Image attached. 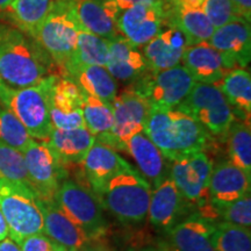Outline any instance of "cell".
I'll return each mask as SVG.
<instances>
[{"label":"cell","instance_id":"cell-27","mask_svg":"<svg viewBox=\"0 0 251 251\" xmlns=\"http://www.w3.org/2000/svg\"><path fill=\"white\" fill-rule=\"evenodd\" d=\"M55 0H13L0 14L27 35L35 36L47 15L51 11Z\"/></svg>","mask_w":251,"mask_h":251},{"label":"cell","instance_id":"cell-6","mask_svg":"<svg viewBox=\"0 0 251 251\" xmlns=\"http://www.w3.org/2000/svg\"><path fill=\"white\" fill-rule=\"evenodd\" d=\"M0 209L7 222L9 238L19 246L28 236L43 234L40 198L33 188L0 179Z\"/></svg>","mask_w":251,"mask_h":251},{"label":"cell","instance_id":"cell-37","mask_svg":"<svg viewBox=\"0 0 251 251\" xmlns=\"http://www.w3.org/2000/svg\"><path fill=\"white\" fill-rule=\"evenodd\" d=\"M201 8L215 29L233 21L244 20L231 0H203Z\"/></svg>","mask_w":251,"mask_h":251},{"label":"cell","instance_id":"cell-38","mask_svg":"<svg viewBox=\"0 0 251 251\" xmlns=\"http://www.w3.org/2000/svg\"><path fill=\"white\" fill-rule=\"evenodd\" d=\"M220 222H228L238 227L250 228L251 226V196H246L219 209Z\"/></svg>","mask_w":251,"mask_h":251},{"label":"cell","instance_id":"cell-14","mask_svg":"<svg viewBox=\"0 0 251 251\" xmlns=\"http://www.w3.org/2000/svg\"><path fill=\"white\" fill-rule=\"evenodd\" d=\"M165 20V0L153 4H137L122 11L118 29L134 46L142 48L157 35Z\"/></svg>","mask_w":251,"mask_h":251},{"label":"cell","instance_id":"cell-36","mask_svg":"<svg viewBox=\"0 0 251 251\" xmlns=\"http://www.w3.org/2000/svg\"><path fill=\"white\" fill-rule=\"evenodd\" d=\"M33 139L24 125L0 102V142L23 152Z\"/></svg>","mask_w":251,"mask_h":251},{"label":"cell","instance_id":"cell-28","mask_svg":"<svg viewBox=\"0 0 251 251\" xmlns=\"http://www.w3.org/2000/svg\"><path fill=\"white\" fill-rule=\"evenodd\" d=\"M224 93L237 120L250 122L251 115V77L243 68H236L226 75L216 85Z\"/></svg>","mask_w":251,"mask_h":251},{"label":"cell","instance_id":"cell-46","mask_svg":"<svg viewBox=\"0 0 251 251\" xmlns=\"http://www.w3.org/2000/svg\"><path fill=\"white\" fill-rule=\"evenodd\" d=\"M8 226H7V222H6L5 220V216L2 214L1 209H0V241L5 240L6 237L8 236Z\"/></svg>","mask_w":251,"mask_h":251},{"label":"cell","instance_id":"cell-31","mask_svg":"<svg viewBox=\"0 0 251 251\" xmlns=\"http://www.w3.org/2000/svg\"><path fill=\"white\" fill-rule=\"evenodd\" d=\"M109 52V41L94 35L86 30L78 33L76 54L70 70L65 78H71L72 75L84 65H102L107 63Z\"/></svg>","mask_w":251,"mask_h":251},{"label":"cell","instance_id":"cell-19","mask_svg":"<svg viewBox=\"0 0 251 251\" xmlns=\"http://www.w3.org/2000/svg\"><path fill=\"white\" fill-rule=\"evenodd\" d=\"M187 206L174 179L169 176L151 191L147 216L152 227L169 231L181 221Z\"/></svg>","mask_w":251,"mask_h":251},{"label":"cell","instance_id":"cell-40","mask_svg":"<svg viewBox=\"0 0 251 251\" xmlns=\"http://www.w3.org/2000/svg\"><path fill=\"white\" fill-rule=\"evenodd\" d=\"M203 0H165V4L176 9L201 8Z\"/></svg>","mask_w":251,"mask_h":251},{"label":"cell","instance_id":"cell-49","mask_svg":"<svg viewBox=\"0 0 251 251\" xmlns=\"http://www.w3.org/2000/svg\"><path fill=\"white\" fill-rule=\"evenodd\" d=\"M56 251H70V250H68V249H65V248H63V247H61V246H58L57 250H56Z\"/></svg>","mask_w":251,"mask_h":251},{"label":"cell","instance_id":"cell-45","mask_svg":"<svg viewBox=\"0 0 251 251\" xmlns=\"http://www.w3.org/2000/svg\"><path fill=\"white\" fill-rule=\"evenodd\" d=\"M151 251H178L168 241H158L156 246H151Z\"/></svg>","mask_w":251,"mask_h":251},{"label":"cell","instance_id":"cell-47","mask_svg":"<svg viewBox=\"0 0 251 251\" xmlns=\"http://www.w3.org/2000/svg\"><path fill=\"white\" fill-rule=\"evenodd\" d=\"M13 0H0V12H2Z\"/></svg>","mask_w":251,"mask_h":251},{"label":"cell","instance_id":"cell-42","mask_svg":"<svg viewBox=\"0 0 251 251\" xmlns=\"http://www.w3.org/2000/svg\"><path fill=\"white\" fill-rule=\"evenodd\" d=\"M113 1L117 4L118 8L122 12L137 4H153V2L164 1V0H113Z\"/></svg>","mask_w":251,"mask_h":251},{"label":"cell","instance_id":"cell-48","mask_svg":"<svg viewBox=\"0 0 251 251\" xmlns=\"http://www.w3.org/2000/svg\"><path fill=\"white\" fill-rule=\"evenodd\" d=\"M126 251H151V246L142 248V249H136V248H129V249H127Z\"/></svg>","mask_w":251,"mask_h":251},{"label":"cell","instance_id":"cell-21","mask_svg":"<svg viewBox=\"0 0 251 251\" xmlns=\"http://www.w3.org/2000/svg\"><path fill=\"white\" fill-rule=\"evenodd\" d=\"M40 207L43 215V233L52 242L70 251H79L90 238L83 229L75 224L56 205L54 200H41Z\"/></svg>","mask_w":251,"mask_h":251},{"label":"cell","instance_id":"cell-8","mask_svg":"<svg viewBox=\"0 0 251 251\" xmlns=\"http://www.w3.org/2000/svg\"><path fill=\"white\" fill-rule=\"evenodd\" d=\"M213 162L205 151H198L170 162V176L188 205L196 206L198 214L213 212L209 198V178Z\"/></svg>","mask_w":251,"mask_h":251},{"label":"cell","instance_id":"cell-25","mask_svg":"<svg viewBox=\"0 0 251 251\" xmlns=\"http://www.w3.org/2000/svg\"><path fill=\"white\" fill-rule=\"evenodd\" d=\"M215 227V222L193 213L172 227L168 235L178 251H215L212 242Z\"/></svg>","mask_w":251,"mask_h":251},{"label":"cell","instance_id":"cell-22","mask_svg":"<svg viewBox=\"0 0 251 251\" xmlns=\"http://www.w3.org/2000/svg\"><path fill=\"white\" fill-rule=\"evenodd\" d=\"M125 152L136 163L137 170L151 188H155L170 176V162L144 133L134 135L126 143Z\"/></svg>","mask_w":251,"mask_h":251},{"label":"cell","instance_id":"cell-4","mask_svg":"<svg viewBox=\"0 0 251 251\" xmlns=\"http://www.w3.org/2000/svg\"><path fill=\"white\" fill-rule=\"evenodd\" d=\"M83 28L69 0H55L51 11L37 29L35 39L65 77L74 63L78 33Z\"/></svg>","mask_w":251,"mask_h":251},{"label":"cell","instance_id":"cell-43","mask_svg":"<svg viewBox=\"0 0 251 251\" xmlns=\"http://www.w3.org/2000/svg\"><path fill=\"white\" fill-rule=\"evenodd\" d=\"M79 251H113L105 242L100 240L89 241Z\"/></svg>","mask_w":251,"mask_h":251},{"label":"cell","instance_id":"cell-33","mask_svg":"<svg viewBox=\"0 0 251 251\" xmlns=\"http://www.w3.org/2000/svg\"><path fill=\"white\" fill-rule=\"evenodd\" d=\"M85 127L96 139L111 133L113 127V106L85 93L83 102Z\"/></svg>","mask_w":251,"mask_h":251},{"label":"cell","instance_id":"cell-20","mask_svg":"<svg viewBox=\"0 0 251 251\" xmlns=\"http://www.w3.org/2000/svg\"><path fill=\"white\" fill-rule=\"evenodd\" d=\"M251 177L230 161L213 165L209 178V198L216 209L236 201L250 193ZM220 216V215H219Z\"/></svg>","mask_w":251,"mask_h":251},{"label":"cell","instance_id":"cell-26","mask_svg":"<svg viewBox=\"0 0 251 251\" xmlns=\"http://www.w3.org/2000/svg\"><path fill=\"white\" fill-rule=\"evenodd\" d=\"M96 142V137L86 127L75 129H56L52 128L47 144L54 150L65 166L80 164L84 157Z\"/></svg>","mask_w":251,"mask_h":251},{"label":"cell","instance_id":"cell-12","mask_svg":"<svg viewBox=\"0 0 251 251\" xmlns=\"http://www.w3.org/2000/svg\"><path fill=\"white\" fill-rule=\"evenodd\" d=\"M30 186L41 200H54L68 168L46 142L33 140L23 151Z\"/></svg>","mask_w":251,"mask_h":251},{"label":"cell","instance_id":"cell-13","mask_svg":"<svg viewBox=\"0 0 251 251\" xmlns=\"http://www.w3.org/2000/svg\"><path fill=\"white\" fill-rule=\"evenodd\" d=\"M85 92L70 78L55 76L49 92V113L52 128L75 129L85 127L83 102Z\"/></svg>","mask_w":251,"mask_h":251},{"label":"cell","instance_id":"cell-30","mask_svg":"<svg viewBox=\"0 0 251 251\" xmlns=\"http://www.w3.org/2000/svg\"><path fill=\"white\" fill-rule=\"evenodd\" d=\"M165 19L183 31L188 46L207 42L215 30L202 8L176 9L165 4Z\"/></svg>","mask_w":251,"mask_h":251},{"label":"cell","instance_id":"cell-29","mask_svg":"<svg viewBox=\"0 0 251 251\" xmlns=\"http://www.w3.org/2000/svg\"><path fill=\"white\" fill-rule=\"evenodd\" d=\"M84 92L112 105L118 96V81L102 65H84L72 75Z\"/></svg>","mask_w":251,"mask_h":251},{"label":"cell","instance_id":"cell-10","mask_svg":"<svg viewBox=\"0 0 251 251\" xmlns=\"http://www.w3.org/2000/svg\"><path fill=\"white\" fill-rule=\"evenodd\" d=\"M113 127L111 133L100 136L96 141L125 151L126 143L134 135L143 133L151 106L133 87L128 86L112 103Z\"/></svg>","mask_w":251,"mask_h":251},{"label":"cell","instance_id":"cell-7","mask_svg":"<svg viewBox=\"0 0 251 251\" xmlns=\"http://www.w3.org/2000/svg\"><path fill=\"white\" fill-rule=\"evenodd\" d=\"M54 201L83 229L90 241L100 240L107 234L108 222L103 208L91 188L67 178L59 185Z\"/></svg>","mask_w":251,"mask_h":251},{"label":"cell","instance_id":"cell-39","mask_svg":"<svg viewBox=\"0 0 251 251\" xmlns=\"http://www.w3.org/2000/svg\"><path fill=\"white\" fill-rule=\"evenodd\" d=\"M20 248L21 251H56L58 244L52 242L47 235L36 234L25 238Z\"/></svg>","mask_w":251,"mask_h":251},{"label":"cell","instance_id":"cell-23","mask_svg":"<svg viewBox=\"0 0 251 251\" xmlns=\"http://www.w3.org/2000/svg\"><path fill=\"white\" fill-rule=\"evenodd\" d=\"M81 164V176L92 192L99 190L112 176L129 165L119 155L117 150L96 141L84 157Z\"/></svg>","mask_w":251,"mask_h":251},{"label":"cell","instance_id":"cell-3","mask_svg":"<svg viewBox=\"0 0 251 251\" xmlns=\"http://www.w3.org/2000/svg\"><path fill=\"white\" fill-rule=\"evenodd\" d=\"M151 186L130 164L112 176L97 190L96 197L102 208L125 225H136L147 219Z\"/></svg>","mask_w":251,"mask_h":251},{"label":"cell","instance_id":"cell-16","mask_svg":"<svg viewBox=\"0 0 251 251\" xmlns=\"http://www.w3.org/2000/svg\"><path fill=\"white\" fill-rule=\"evenodd\" d=\"M187 47L183 31L165 19L157 35L142 47V52L150 71L158 72L179 65Z\"/></svg>","mask_w":251,"mask_h":251},{"label":"cell","instance_id":"cell-15","mask_svg":"<svg viewBox=\"0 0 251 251\" xmlns=\"http://www.w3.org/2000/svg\"><path fill=\"white\" fill-rule=\"evenodd\" d=\"M181 62L197 83L213 85H218L226 75L237 68L228 56L213 48L208 42L188 46Z\"/></svg>","mask_w":251,"mask_h":251},{"label":"cell","instance_id":"cell-50","mask_svg":"<svg viewBox=\"0 0 251 251\" xmlns=\"http://www.w3.org/2000/svg\"><path fill=\"white\" fill-rule=\"evenodd\" d=\"M0 81H1V80H0Z\"/></svg>","mask_w":251,"mask_h":251},{"label":"cell","instance_id":"cell-5","mask_svg":"<svg viewBox=\"0 0 251 251\" xmlns=\"http://www.w3.org/2000/svg\"><path fill=\"white\" fill-rule=\"evenodd\" d=\"M52 75L40 84L24 89H12L0 81V102L24 125L33 140L47 142L52 130L49 113V92Z\"/></svg>","mask_w":251,"mask_h":251},{"label":"cell","instance_id":"cell-35","mask_svg":"<svg viewBox=\"0 0 251 251\" xmlns=\"http://www.w3.org/2000/svg\"><path fill=\"white\" fill-rule=\"evenodd\" d=\"M0 179L30 187L23 152L0 142Z\"/></svg>","mask_w":251,"mask_h":251},{"label":"cell","instance_id":"cell-41","mask_svg":"<svg viewBox=\"0 0 251 251\" xmlns=\"http://www.w3.org/2000/svg\"><path fill=\"white\" fill-rule=\"evenodd\" d=\"M231 2L235 5V7L237 8V11L240 12L241 17L244 20L250 23L251 20V0H231Z\"/></svg>","mask_w":251,"mask_h":251},{"label":"cell","instance_id":"cell-9","mask_svg":"<svg viewBox=\"0 0 251 251\" xmlns=\"http://www.w3.org/2000/svg\"><path fill=\"white\" fill-rule=\"evenodd\" d=\"M176 108L199 122L212 136L222 140L235 120L224 93L213 84L196 81L191 92Z\"/></svg>","mask_w":251,"mask_h":251},{"label":"cell","instance_id":"cell-11","mask_svg":"<svg viewBox=\"0 0 251 251\" xmlns=\"http://www.w3.org/2000/svg\"><path fill=\"white\" fill-rule=\"evenodd\" d=\"M196 80L179 64L166 70L149 71L130 85L153 108H176L193 89Z\"/></svg>","mask_w":251,"mask_h":251},{"label":"cell","instance_id":"cell-32","mask_svg":"<svg viewBox=\"0 0 251 251\" xmlns=\"http://www.w3.org/2000/svg\"><path fill=\"white\" fill-rule=\"evenodd\" d=\"M229 161L251 177L250 122L235 119L226 134Z\"/></svg>","mask_w":251,"mask_h":251},{"label":"cell","instance_id":"cell-24","mask_svg":"<svg viewBox=\"0 0 251 251\" xmlns=\"http://www.w3.org/2000/svg\"><path fill=\"white\" fill-rule=\"evenodd\" d=\"M207 42L228 56L237 68L249 64L251 58V28L246 20H236L216 28Z\"/></svg>","mask_w":251,"mask_h":251},{"label":"cell","instance_id":"cell-18","mask_svg":"<svg viewBox=\"0 0 251 251\" xmlns=\"http://www.w3.org/2000/svg\"><path fill=\"white\" fill-rule=\"evenodd\" d=\"M83 30L111 41L119 34L121 11L113 0H69Z\"/></svg>","mask_w":251,"mask_h":251},{"label":"cell","instance_id":"cell-2","mask_svg":"<svg viewBox=\"0 0 251 251\" xmlns=\"http://www.w3.org/2000/svg\"><path fill=\"white\" fill-rule=\"evenodd\" d=\"M143 133L169 162L193 152H206L213 141L199 122L177 108H150Z\"/></svg>","mask_w":251,"mask_h":251},{"label":"cell","instance_id":"cell-44","mask_svg":"<svg viewBox=\"0 0 251 251\" xmlns=\"http://www.w3.org/2000/svg\"><path fill=\"white\" fill-rule=\"evenodd\" d=\"M0 251H21V248L12 238L6 237L5 240L0 241Z\"/></svg>","mask_w":251,"mask_h":251},{"label":"cell","instance_id":"cell-1","mask_svg":"<svg viewBox=\"0 0 251 251\" xmlns=\"http://www.w3.org/2000/svg\"><path fill=\"white\" fill-rule=\"evenodd\" d=\"M59 71L48 52L26 33L0 24V80L12 89L40 84Z\"/></svg>","mask_w":251,"mask_h":251},{"label":"cell","instance_id":"cell-34","mask_svg":"<svg viewBox=\"0 0 251 251\" xmlns=\"http://www.w3.org/2000/svg\"><path fill=\"white\" fill-rule=\"evenodd\" d=\"M212 242L215 251H251L250 228L218 222Z\"/></svg>","mask_w":251,"mask_h":251},{"label":"cell","instance_id":"cell-17","mask_svg":"<svg viewBox=\"0 0 251 251\" xmlns=\"http://www.w3.org/2000/svg\"><path fill=\"white\" fill-rule=\"evenodd\" d=\"M117 81L130 86L150 71L142 49L134 46L121 34L109 41V52L105 65Z\"/></svg>","mask_w":251,"mask_h":251}]
</instances>
